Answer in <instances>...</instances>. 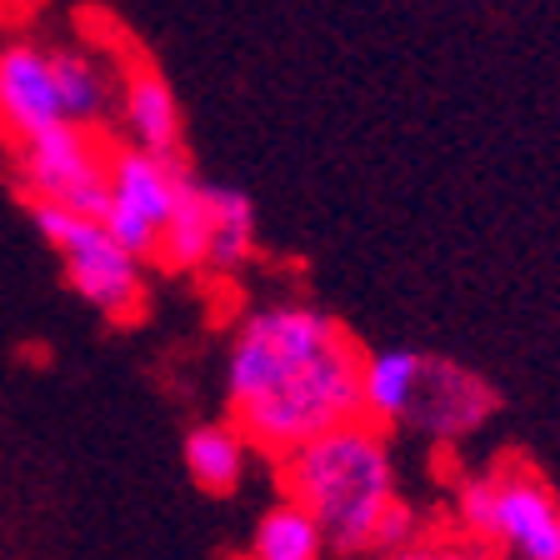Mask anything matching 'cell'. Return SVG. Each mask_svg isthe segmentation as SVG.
Wrapping results in <instances>:
<instances>
[{"instance_id":"obj_1","label":"cell","mask_w":560,"mask_h":560,"mask_svg":"<svg viewBox=\"0 0 560 560\" xmlns=\"http://www.w3.org/2000/svg\"><path fill=\"white\" fill-rule=\"evenodd\" d=\"M361 346L330 311L276 301L241 315L225 346V425L285 460L361 420Z\"/></svg>"},{"instance_id":"obj_2","label":"cell","mask_w":560,"mask_h":560,"mask_svg":"<svg viewBox=\"0 0 560 560\" xmlns=\"http://www.w3.org/2000/svg\"><path fill=\"white\" fill-rule=\"evenodd\" d=\"M285 501H295L340 560H375V530L400 501V470L385 431L355 420L280 460Z\"/></svg>"},{"instance_id":"obj_3","label":"cell","mask_w":560,"mask_h":560,"mask_svg":"<svg viewBox=\"0 0 560 560\" xmlns=\"http://www.w3.org/2000/svg\"><path fill=\"white\" fill-rule=\"evenodd\" d=\"M455 536L486 546L495 560H560V495L521 455L455 480Z\"/></svg>"},{"instance_id":"obj_4","label":"cell","mask_w":560,"mask_h":560,"mask_svg":"<svg viewBox=\"0 0 560 560\" xmlns=\"http://www.w3.org/2000/svg\"><path fill=\"white\" fill-rule=\"evenodd\" d=\"M35 231L66 260L70 291L91 301L105 320H136L145 311V260H136L95 215H75L60 206H31Z\"/></svg>"},{"instance_id":"obj_5","label":"cell","mask_w":560,"mask_h":560,"mask_svg":"<svg viewBox=\"0 0 560 560\" xmlns=\"http://www.w3.org/2000/svg\"><path fill=\"white\" fill-rule=\"evenodd\" d=\"M11 165L31 206H60L101 221L105 180H110V145L101 140V130L56 126L46 136L21 140Z\"/></svg>"},{"instance_id":"obj_6","label":"cell","mask_w":560,"mask_h":560,"mask_svg":"<svg viewBox=\"0 0 560 560\" xmlns=\"http://www.w3.org/2000/svg\"><path fill=\"white\" fill-rule=\"evenodd\" d=\"M186 180H190L186 155L165 161V155H145L136 145H110V180H105L101 225L136 260H155V245H161V231L171 221Z\"/></svg>"},{"instance_id":"obj_7","label":"cell","mask_w":560,"mask_h":560,"mask_svg":"<svg viewBox=\"0 0 560 560\" xmlns=\"http://www.w3.org/2000/svg\"><path fill=\"white\" fill-rule=\"evenodd\" d=\"M495 410H501V390L486 375L451 361V355H431L425 350V365H420L416 396H410L400 431H416L420 441H435V445H460Z\"/></svg>"},{"instance_id":"obj_8","label":"cell","mask_w":560,"mask_h":560,"mask_svg":"<svg viewBox=\"0 0 560 560\" xmlns=\"http://www.w3.org/2000/svg\"><path fill=\"white\" fill-rule=\"evenodd\" d=\"M56 126H66V116H60L50 46L31 35L0 40V130L11 136V145H21Z\"/></svg>"},{"instance_id":"obj_9","label":"cell","mask_w":560,"mask_h":560,"mask_svg":"<svg viewBox=\"0 0 560 560\" xmlns=\"http://www.w3.org/2000/svg\"><path fill=\"white\" fill-rule=\"evenodd\" d=\"M116 120L126 130V145L145 155H165V161H180L186 151V116H180V101H175L171 81L151 60L130 56L120 66V95H116Z\"/></svg>"},{"instance_id":"obj_10","label":"cell","mask_w":560,"mask_h":560,"mask_svg":"<svg viewBox=\"0 0 560 560\" xmlns=\"http://www.w3.org/2000/svg\"><path fill=\"white\" fill-rule=\"evenodd\" d=\"M50 66H56V95L66 126L101 130L116 116L120 95V70H110L95 50L85 46H50Z\"/></svg>"},{"instance_id":"obj_11","label":"cell","mask_w":560,"mask_h":560,"mask_svg":"<svg viewBox=\"0 0 560 560\" xmlns=\"http://www.w3.org/2000/svg\"><path fill=\"white\" fill-rule=\"evenodd\" d=\"M420 365H425V350H416V346H385L365 355V365H361V420L365 425L390 431V425L406 420Z\"/></svg>"},{"instance_id":"obj_12","label":"cell","mask_w":560,"mask_h":560,"mask_svg":"<svg viewBox=\"0 0 560 560\" xmlns=\"http://www.w3.org/2000/svg\"><path fill=\"white\" fill-rule=\"evenodd\" d=\"M180 460H186V476L196 480L210 495H231L245 486V470H250V441H245L235 425L225 420H206V425H190L186 445H180Z\"/></svg>"},{"instance_id":"obj_13","label":"cell","mask_w":560,"mask_h":560,"mask_svg":"<svg viewBox=\"0 0 560 560\" xmlns=\"http://www.w3.org/2000/svg\"><path fill=\"white\" fill-rule=\"evenodd\" d=\"M155 260L171 276H196V270L210 266V196L200 175H190L180 200H175L171 221L161 231V245H155Z\"/></svg>"},{"instance_id":"obj_14","label":"cell","mask_w":560,"mask_h":560,"mask_svg":"<svg viewBox=\"0 0 560 560\" xmlns=\"http://www.w3.org/2000/svg\"><path fill=\"white\" fill-rule=\"evenodd\" d=\"M210 196V276H235L245 260L256 256V200L241 186L206 180Z\"/></svg>"},{"instance_id":"obj_15","label":"cell","mask_w":560,"mask_h":560,"mask_svg":"<svg viewBox=\"0 0 560 560\" xmlns=\"http://www.w3.org/2000/svg\"><path fill=\"white\" fill-rule=\"evenodd\" d=\"M326 556L330 550L320 525L295 501H285V495L260 511L256 530H250V546H245V560H326Z\"/></svg>"},{"instance_id":"obj_16","label":"cell","mask_w":560,"mask_h":560,"mask_svg":"<svg viewBox=\"0 0 560 560\" xmlns=\"http://www.w3.org/2000/svg\"><path fill=\"white\" fill-rule=\"evenodd\" d=\"M385 560H495V556L486 546H476V540L455 536V530H425L416 546L396 550V556H385Z\"/></svg>"}]
</instances>
